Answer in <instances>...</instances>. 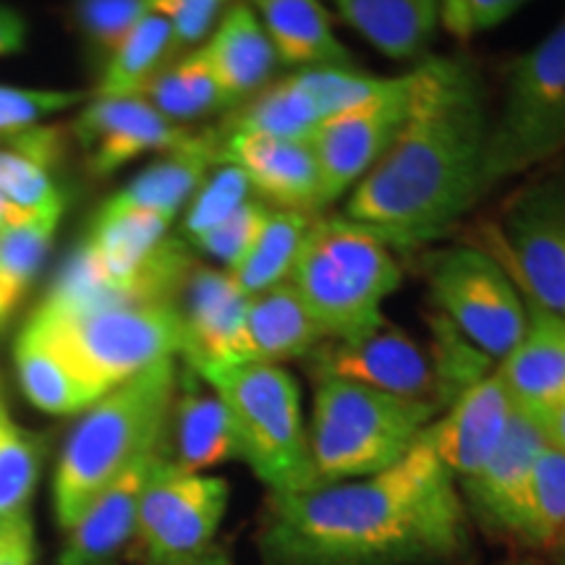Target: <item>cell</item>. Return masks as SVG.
Here are the masks:
<instances>
[{
  "instance_id": "b9f144b4",
  "label": "cell",
  "mask_w": 565,
  "mask_h": 565,
  "mask_svg": "<svg viewBox=\"0 0 565 565\" xmlns=\"http://www.w3.org/2000/svg\"><path fill=\"white\" fill-rule=\"evenodd\" d=\"M228 3L231 0H152V11L168 19L173 30L175 53L181 55L207 40V34L223 19V9Z\"/></svg>"
},
{
  "instance_id": "9a60e30c",
  "label": "cell",
  "mask_w": 565,
  "mask_h": 565,
  "mask_svg": "<svg viewBox=\"0 0 565 565\" xmlns=\"http://www.w3.org/2000/svg\"><path fill=\"white\" fill-rule=\"evenodd\" d=\"M246 296L228 270L194 265L183 280L175 309L183 322V349L189 370L238 364V343L246 317Z\"/></svg>"
},
{
  "instance_id": "7402d4cb",
  "label": "cell",
  "mask_w": 565,
  "mask_h": 565,
  "mask_svg": "<svg viewBox=\"0 0 565 565\" xmlns=\"http://www.w3.org/2000/svg\"><path fill=\"white\" fill-rule=\"evenodd\" d=\"M166 458L192 475L238 458L231 416L215 393H202L192 385L175 391L166 429Z\"/></svg>"
},
{
  "instance_id": "836d02e7",
  "label": "cell",
  "mask_w": 565,
  "mask_h": 565,
  "mask_svg": "<svg viewBox=\"0 0 565 565\" xmlns=\"http://www.w3.org/2000/svg\"><path fill=\"white\" fill-rule=\"evenodd\" d=\"M433 353L429 364L435 372V404L450 406L463 391L490 374L492 359L456 328L448 317H433Z\"/></svg>"
},
{
  "instance_id": "ab89813d",
  "label": "cell",
  "mask_w": 565,
  "mask_h": 565,
  "mask_svg": "<svg viewBox=\"0 0 565 565\" xmlns=\"http://www.w3.org/2000/svg\"><path fill=\"white\" fill-rule=\"evenodd\" d=\"M267 215H270L267 204L249 200L233 212L231 217H225L221 225H215V228L192 242V246L210 254L217 263H223L225 270H233L259 238V233H263L267 223Z\"/></svg>"
},
{
  "instance_id": "60d3db41",
  "label": "cell",
  "mask_w": 565,
  "mask_h": 565,
  "mask_svg": "<svg viewBox=\"0 0 565 565\" xmlns=\"http://www.w3.org/2000/svg\"><path fill=\"white\" fill-rule=\"evenodd\" d=\"M82 100V92H40L0 87V141L19 137L38 126L40 118L66 110Z\"/></svg>"
},
{
  "instance_id": "52a82bcc",
  "label": "cell",
  "mask_w": 565,
  "mask_h": 565,
  "mask_svg": "<svg viewBox=\"0 0 565 565\" xmlns=\"http://www.w3.org/2000/svg\"><path fill=\"white\" fill-rule=\"evenodd\" d=\"M32 324L100 393L183 349L175 303H110L79 315L34 312Z\"/></svg>"
},
{
  "instance_id": "d590c367",
  "label": "cell",
  "mask_w": 565,
  "mask_h": 565,
  "mask_svg": "<svg viewBox=\"0 0 565 565\" xmlns=\"http://www.w3.org/2000/svg\"><path fill=\"white\" fill-rule=\"evenodd\" d=\"M42 440L0 408V521L26 513L40 479Z\"/></svg>"
},
{
  "instance_id": "7a4b0ae2",
  "label": "cell",
  "mask_w": 565,
  "mask_h": 565,
  "mask_svg": "<svg viewBox=\"0 0 565 565\" xmlns=\"http://www.w3.org/2000/svg\"><path fill=\"white\" fill-rule=\"evenodd\" d=\"M487 139L477 71L458 58H427L412 71L404 124L353 186L345 215L385 244L414 246L440 236L487 192Z\"/></svg>"
},
{
  "instance_id": "816d5d0a",
  "label": "cell",
  "mask_w": 565,
  "mask_h": 565,
  "mask_svg": "<svg viewBox=\"0 0 565 565\" xmlns=\"http://www.w3.org/2000/svg\"><path fill=\"white\" fill-rule=\"evenodd\" d=\"M0 408H3V401H0Z\"/></svg>"
},
{
  "instance_id": "f907efd6",
  "label": "cell",
  "mask_w": 565,
  "mask_h": 565,
  "mask_svg": "<svg viewBox=\"0 0 565 565\" xmlns=\"http://www.w3.org/2000/svg\"><path fill=\"white\" fill-rule=\"evenodd\" d=\"M3 225H6V204L0 200V228H3Z\"/></svg>"
},
{
  "instance_id": "30bf717a",
  "label": "cell",
  "mask_w": 565,
  "mask_h": 565,
  "mask_svg": "<svg viewBox=\"0 0 565 565\" xmlns=\"http://www.w3.org/2000/svg\"><path fill=\"white\" fill-rule=\"evenodd\" d=\"M429 288L440 315L492 362L505 359L526 333L524 301L490 252L477 246L440 252L429 267Z\"/></svg>"
},
{
  "instance_id": "44dd1931",
  "label": "cell",
  "mask_w": 565,
  "mask_h": 565,
  "mask_svg": "<svg viewBox=\"0 0 565 565\" xmlns=\"http://www.w3.org/2000/svg\"><path fill=\"white\" fill-rule=\"evenodd\" d=\"M494 374L521 412L532 414L561 404L565 398V343L553 315L532 303L524 338L505 359H500Z\"/></svg>"
},
{
  "instance_id": "484cf974",
  "label": "cell",
  "mask_w": 565,
  "mask_h": 565,
  "mask_svg": "<svg viewBox=\"0 0 565 565\" xmlns=\"http://www.w3.org/2000/svg\"><path fill=\"white\" fill-rule=\"evenodd\" d=\"M17 372L19 383L24 387V395L32 401L40 412L63 416V414H79L100 401L105 393L89 385L68 359L42 338L32 324L21 330L17 351Z\"/></svg>"
},
{
  "instance_id": "2e32d148",
  "label": "cell",
  "mask_w": 565,
  "mask_h": 565,
  "mask_svg": "<svg viewBox=\"0 0 565 565\" xmlns=\"http://www.w3.org/2000/svg\"><path fill=\"white\" fill-rule=\"evenodd\" d=\"M513 412L511 395L492 372L458 395L448 414L424 429V437L448 475L458 482H469L500 448Z\"/></svg>"
},
{
  "instance_id": "7c38bea8",
  "label": "cell",
  "mask_w": 565,
  "mask_h": 565,
  "mask_svg": "<svg viewBox=\"0 0 565 565\" xmlns=\"http://www.w3.org/2000/svg\"><path fill=\"white\" fill-rule=\"evenodd\" d=\"M309 359L317 377L349 380L398 398L435 404V372L429 356L401 330L383 324L349 341L324 338Z\"/></svg>"
},
{
  "instance_id": "d6a6232c",
  "label": "cell",
  "mask_w": 565,
  "mask_h": 565,
  "mask_svg": "<svg viewBox=\"0 0 565 565\" xmlns=\"http://www.w3.org/2000/svg\"><path fill=\"white\" fill-rule=\"evenodd\" d=\"M565 529V454L545 445L536 456L526 484L524 519L519 540L526 545L547 547Z\"/></svg>"
},
{
  "instance_id": "74e56055",
  "label": "cell",
  "mask_w": 565,
  "mask_h": 565,
  "mask_svg": "<svg viewBox=\"0 0 565 565\" xmlns=\"http://www.w3.org/2000/svg\"><path fill=\"white\" fill-rule=\"evenodd\" d=\"M249 179L236 166L223 162L215 173L204 179L192 202H189L186 215H183V233H186L189 244L215 228V225H221L225 217H231L242 204L249 202Z\"/></svg>"
},
{
  "instance_id": "bcb514c9",
  "label": "cell",
  "mask_w": 565,
  "mask_h": 565,
  "mask_svg": "<svg viewBox=\"0 0 565 565\" xmlns=\"http://www.w3.org/2000/svg\"><path fill=\"white\" fill-rule=\"evenodd\" d=\"M24 45V21L6 6H0V55H9Z\"/></svg>"
},
{
  "instance_id": "e0dca14e",
  "label": "cell",
  "mask_w": 565,
  "mask_h": 565,
  "mask_svg": "<svg viewBox=\"0 0 565 565\" xmlns=\"http://www.w3.org/2000/svg\"><path fill=\"white\" fill-rule=\"evenodd\" d=\"M545 445L547 437L542 435L532 416L515 408L511 427L494 456L477 477L461 482L466 500L484 524L503 534L519 536L529 477H532L536 456Z\"/></svg>"
},
{
  "instance_id": "1f68e13d",
  "label": "cell",
  "mask_w": 565,
  "mask_h": 565,
  "mask_svg": "<svg viewBox=\"0 0 565 565\" xmlns=\"http://www.w3.org/2000/svg\"><path fill=\"white\" fill-rule=\"evenodd\" d=\"M317 126H320V116H317L312 100L296 82V76H288V79L254 95V100L246 103L231 118L228 131L265 134V137L278 139H309Z\"/></svg>"
},
{
  "instance_id": "8d00e7d4",
  "label": "cell",
  "mask_w": 565,
  "mask_h": 565,
  "mask_svg": "<svg viewBox=\"0 0 565 565\" xmlns=\"http://www.w3.org/2000/svg\"><path fill=\"white\" fill-rule=\"evenodd\" d=\"M294 76L309 95V100H312L317 116H320V126L330 121V118H338L343 113H351L366 103L377 100V97H383L393 87V79L359 74V71H351L349 66L301 68Z\"/></svg>"
},
{
  "instance_id": "f6af8a7d",
  "label": "cell",
  "mask_w": 565,
  "mask_h": 565,
  "mask_svg": "<svg viewBox=\"0 0 565 565\" xmlns=\"http://www.w3.org/2000/svg\"><path fill=\"white\" fill-rule=\"evenodd\" d=\"M529 416H532L536 427L542 429V435L547 437V443L565 454V398L561 404L542 408V412H532Z\"/></svg>"
},
{
  "instance_id": "d4e9b609",
  "label": "cell",
  "mask_w": 565,
  "mask_h": 565,
  "mask_svg": "<svg viewBox=\"0 0 565 565\" xmlns=\"http://www.w3.org/2000/svg\"><path fill=\"white\" fill-rule=\"evenodd\" d=\"M333 6L345 24L395 61L419 55L440 21V0H333Z\"/></svg>"
},
{
  "instance_id": "5bb4252c",
  "label": "cell",
  "mask_w": 565,
  "mask_h": 565,
  "mask_svg": "<svg viewBox=\"0 0 565 565\" xmlns=\"http://www.w3.org/2000/svg\"><path fill=\"white\" fill-rule=\"evenodd\" d=\"M221 162H231L278 210L312 212L328 207L320 162L309 139L225 131Z\"/></svg>"
},
{
  "instance_id": "e575fe53",
  "label": "cell",
  "mask_w": 565,
  "mask_h": 565,
  "mask_svg": "<svg viewBox=\"0 0 565 565\" xmlns=\"http://www.w3.org/2000/svg\"><path fill=\"white\" fill-rule=\"evenodd\" d=\"M0 200L6 204V225L26 223L42 212H63L53 171L13 147H0Z\"/></svg>"
},
{
  "instance_id": "d6986e66",
  "label": "cell",
  "mask_w": 565,
  "mask_h": 565,
  "mask_svg": "<svg viewBox=\"0 0 565 565\" xmlns=\"http://www.w3.org/2000/svg\"><path fill=\"white\" fill-rule=\"evenodd\" d=\"M324 341L294 282L252 296L238 343V364H282L309 356Z\"/></svg>"
},
{
  "instance_id": "603a6c76",
  "label": "cell",
  "mask_w": 565,
  "mask_h": 565,
  "mask_svg": "<svg viewBox=\"0 0 565 565\" xmlns=\"http://www.w3.org/2000/svg\"><path fill=\"white\" fill-rule=\"evenodd\" d=\"M223 139L215 134H194L181 147L166 152V158L152 162L141 171L129 186L121 189L113 200L131 204V207L152 210L173 221L175 212L196 194L207 179L210 166L221 162Z\"/></svg>"
},
{
  "instance_id": "c3c4849f",
  "label": "cell",
  "mask_w": 565,
  "mask_h": 565,
  "mask_svg": "<svg viewBox=\"0 0 565 565\" xmlns=\"http://www.w3.org/2000/svg\"><path fill=\"white\" fill-rule=\"evenodd\" d=\"M545 550L550 553V557H553L555 565H565V529L555 536L553 542H550Z\"/></svg>"
},
{
  "instance_id": "ba28073f",
  "label": "cell",
  "mask_w": 565,
  "mask_h": 565,
  "mask_svg": "<svg viewBox=\"0 0 565 565\" xmlns=\"http://www.w3.org/2000/svg\"><path fill=\"white\" fill-rule=\"evenodd\" d=\"M561 147H565V19L513 63L503 110L487 139V189Z\"/></svg>"
},
{
  "instance_id": "8992f818",
  "label": "cell",
  "mask_w": 565,
  "mask_h": 565,
  "mask_svg": "<svg viewBox=\"0 0 565 565\" xmlns=\"http://www.w3.org/2000/svg\"><path fill=\"white\" fill-rule=\"evenodd\" d=\"M215 391L231 416L238 458L273 494L320 484L303 427L301 393L280 364H225L194 372Z\"/></svg>"
},
{
  "instance_id": "f1b7e54d",
  "label": "cell",
  "mask_w": 565,
  "mask_h": 565,
  "mask_svg": "<svg viewBox=\"0 0 565 565\" xmlns=\"http://www.w3.org/2000/svg\"><path fill=\"white\" fill-rule=\"evenodd\" d=\"M175 55L171 24L162 13L150 11L105 61L97 97H137Z\"/></svg>"
},
{
  "instance_id": "5b68a950",
  "label": "cell",
  "mask_w": 565,
  "mask_h": 565,
  "mask_svg": "<svg viewBox=\"0 0 565 565\" xmlns=\"http://www.w3.org/2000/svg\"><path fill=\"white\" fill-rule=\"evenodd\" d=\"M440 412L338 377H320L315 391L309 454L320 482L372 477L391 469L414 448Z\"/></svg>"
},
{
  "instance_id": "ffe728a7",
  "label": "cell",
  "mask_w": 565,
  "mask_h": 565,
  "mask_svg": "<svg viewBox=\"0 0 565 565\" xmlns=\"http://www.w3.org/2000/svg\"><path fill=\"white\" fill-rule=\"evenodd\" d=\"M202 53L231 108L259 95L278 66L263 21L246 3H236L223 13L207 45H202Z\"/></svg>"
},
{
  "instance_id": "cb8c5ba5",
  "label": "cell",
  "mask_w": 565,
  "mask_h": 565,
  "mask_svg": "<svg viewBox=\"0 0 565 565\" xmlns=\"http://www.w3.org/2000/svg\"><path fill=\"white\" fill-rule=\"evenodd\" d=\"M278 61L288 66H349L320 0H254Z\"/></svg>"
},
{
  "instance_id": "4dcf8cb0",
  "label": "cell",
  "mask_w": 565,
  "mask_h": 565,
  "mask_svg": "<svg viewBox=\"0 0 565 565\" xmlns=\"http://www.w3.org/2000/svg\"><path fill=\"white\" fill-rule=\"evenodd\" d=\"M63 212H42L32 221L0 228V324L30 291L42 259L51 249Z\"/></svg>"
},
{
  "instance_id": "f35d334b",
  "label": "cell",
  "mask_w": 565,
  "mask_h": 565,
  "mask_svg": "<svg viewBox=\"0 0 565 565\" xmlns=\"http://www.w3.org/2000/svg\"><path fill=\"white\" fill-rule=\"evenodd\" d=\"M150 11L152 0H76L74 21L84 40L108 61Z\"/></svg>"
},
{
  "instance_id": "ac0fdd59",
  "label": "cell",
  "mask_w": 565,
  "mask_h": 565,
  "mask_svg": "<svg viewBox=\"0 0 565 565\" xmlns=\"http://www.w3.org/2000/svg\"><path fill=\"white\" fill-rule=\"evenodd\" d=\"M162 456H166V443L139 458L92 500L79 521L66 532L58 565H113L116 555L129 547L137 529L141 490Z\"/></svg>"
},
{
  "instance_id": "277c9868",
  "label": "cell",
  "mask_w": 565,
  "mask_h": 565,
  "mask_svg": "<svg viewBox=\"0 0 565 565\" xmlns=\"http://www.w3.org/2000/svg\"><path fill=\"white\" fill-rule=\"evenodd\" d=\"M324 338L349 341L383 328V301L401 286V270L377 233L351 221L312 223L291 278Z\"/></svg>"
},
{
  "instance_id": "ee69618b",
  "label": "cell",
  "mask_w": 565,
  "mask_h": 565,
  "mask_svg": "<svg viewBox=\"0 0 565 565\" xmlns=\"http://www.w3.org/2000/svg\"><path fill=\"white\" fill-rule=\"evenodd\" d=\"M0 565H34V526L30 511L0 521Z\"/></svg>"
},
{
  "instance_id": "f546056e",
  "label": "cell",
  "mask_w": 565,
  "mask_h": 565,
  "mask_svg": "<svg viewBox=\"0 0 565 565\" xmlns=\"http://www.w3.org/2000/svg\"><path fill=\"white\" fill-rule=\"evenodd\" d=\"M309 228H312V215L307 212L270 210L265 228L249 254L228 270V275L249 299L278 282H286L291 278L294 263Z\"/></svg>"
},
{
  "instance_id": "4fadbf2b",
  "label": "cell",
  "mask_w": 565,
  "mask_h": 565,
  "mask_svg": "<svg viewBox=\"0 0 565 565\" xmlns=\"http://www.w3.org/2000/svg\"><path fill=\"white\" fill-rule=\"evenodd\" d=\"M192 137L141 97H97L74 124L84 166L97 179L147 152H171Z\"/></svg>"
},
{
  "instance_id": "7bdbcfd3",
  "label": "cell",
  "mask_w": 565,
  "mask_h": 565,
  "mask_svg": "<svg viewBox=\"0 0 565 565\" xmlns=\"http://www.w3.org/2000/svg\"><path fill=\"white\" fill-rule=\"evenodd\" d=\"M529 0H440V21L456 38H475L511 19Z\"/></svg>"
},
{
  "instance_id": "6da1fadb",
  "label": "cell",
  "mask_w": 565,
  "mask_h": 565,
  "mask_svg": "<svg viewBox=\"0 0 565 565\" xmlns=\"http://www.w3.org/2000/svg\"><path fill=\"white\" fill-rule=\"evenodd\" d=\"M259 550L267 565H445L469 553V519L422 433L377 475L273 494Z\"/></svg>"
},
{
  "instance_id": "681fc988",
  "label": "cell",
  "mask_w": 565,
  "mask_h": 565,
  "mask_svg": "<svg viewBox=\"0 0 565 565\" xmlns=\"http://www.w3.org/2000/svg\"><path fill=\"white\" fill-rule=\"evenodd\" d=\"M553 322H555L557 333H561V338H563V343H565V317H557V315H553Z\"/></svg>"
},
{
  "instance_id": "7dc6e473",
  "label": "cell",
  "mask_w": 565,
  "mask_h": 565,
  "mask_svg": "<svg viewBox=\"0 0 565 565\" xmlns=\"http://www.w3.org/2000/svg\"><path fill=\"white\" fill-rule=\"evenodd\" d=\"M173 565H233L231 563V557H228V553H225L223 547H217V545H212V547H207L204 550L202 555H196V557H192V561H183V563H173Z\"/></svg>"
},
{
  "instance_id": "9c48e42d",
  "label": "cell",
  "mask_w": 565,
  "mask_h": 565,
  "mask_svg": "<svg viewBox=\"0 0 565 565\" xmlns=\"http://www.w3.org/2000/svg\"><path fill=\"white\" fill-rule=\"evenodd\" d=\"M228 498L225 479L192 475L162 456L141 490L129 561L173 565L202 555L223 524Z\"/></svg>"
},
{
  "instance_id": "8fae6325",
  "label": "cell",
  "mask_w": 565,
  "mask_h": 565,
  "mask_svg": "<svg viewBox=\"0 0 565 565\" xmlns=\"http://www.w3.org/2000/svg\"><path fill=\"white\" fill-rule=\"evenodd\" d=\"M408 103H412V71L393 79V87L377 100L317 126L309 141L320 162L328 204L356 186L377 166L404 124Z\"/></svg>"
},
{
  "instance_id": "83f0119b",
  "label": "cell",
  "mask_w": 565,
  "mask_h": 565,
  "mask_svg": "<svg viewBox=\"0 0 565 565\" xmlns=\"http://www.w3.org/2000/svg\"><path fill=\"white\" fill-rule=\"evenodd\" d=\"M137 97L150 103L162 118L175 126L200 121L204 116L231 108L202 47L168 63L160 74H154L145 84Z\"/></svg>"
},
{
  "instance_id": "4316f807",
  "label": "cell",
  "mask_w": 565,
  "mask_h": 565,
  "mask_svg": "<svg viewBox=\"0 0 565 565\" xmlns=\"http://www.w3.org/2000/svg\"><path fill=\"white\" fill-rule=\"evenodd\" d=\"M503 270L526 288L534 307L565 317V223L526 221L519 225Z\"/></svg>"
},
{
  "instance_id": "3957f363",
  "label": "cell",
  "mask_w": 565,
  "mask_h": 565,
  "mask_svg": "<svg viewBox=\"0 0 565 565\" xmlns=\"http://www.w3.org/2000/svg\"><path fill=\"white\" fill-rule=\"evenodd\" d=\"M175 391V362L162 359L87 408L63 445L53 477L55 521L63 532L79 521L105 487L166 443Z\"/></svg>"
}]
</instances>
